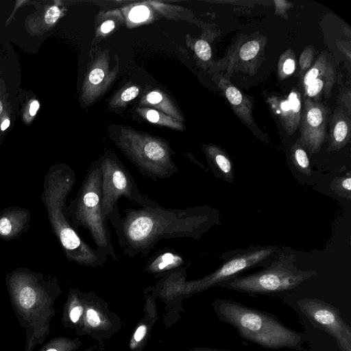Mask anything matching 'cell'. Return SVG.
Instances as JSON below:
<instances>
[{"label":"cell","instance_id":"6da1fadb","mask_svg":"<svg viewBox=\"0 0 351 351\" xmlns=\"http://www.w3.org/2000/svg\"><path fill=\"white\" fill-rule=\"evenodd\" d=\"M124 217L112 223L123 252L130 258L147 255L162 239H199L210 221L202 207H141L124 210Z\"/></svg>","mask_w":351,"mask_h":351},{"label":"cell","instance_id":"7a4b0ae2","mask_svg":"<svg viewBox=\"0 0 351 351\" xmlns=\"http://www.w3.org/2000/svg\"><path fill=\"white\" fill-rule=\"evenodd\" d=\"M5 282L12 309L25 328L23 351H34L49 335L60 287L56 278L25 267L7 273Z\"/></svg>","mask_w":351,"mask_h":351},{"label":"cell","instance_id":"3957f363","mask_svg":"<svg viewBox=\"0 0 351 351\" xmlns=\"http://www.w3.org/2000/svg\"><path fill=\"white\" fill-rule=\"evenodd\" d=\"M75 180V172L67 165L51 166L44 177L41 202L67 260L82 266L96 267L105 263L108 256L82 240L68 214L67 201Z\"/></svg>","mask_w":351,"mask_h":351},{"label":"cell","instance_id":"277c9868","mask_svg":"<svg viewBox=\"0 0 351 351\" xmlns=\"http://www.w3.org/2000/svg\"><path fill=\"white\" fill-rule=\"evenodd\" d=\"M215 311L220 319L234 326L241 337L261 346L296 349L302 346L300 334L261 311L227 300H217Z\"/></svg>","mask_w":351,"mask_h":351},{"label":"cell","instance_id":"5b68a950","mask_svg":"<svg viewBox=\"0 0 351 351\" xmlns=\"http://www.w3.org/2000/svg\"><path fill=\"white\" fill-rule=\"evenodd\" d=\"M70 221L77 231L79 227L88 230L96 248L117 261L111 241V232L101 214V170L99 159L86 170L75 196L68 204Z\"/></svg>","mask_w":351,"mask_h":351},{"label":"cell","instance_id":"8992f818","mask_svg":"<svg viewBox=\"0 0 351 351\" xmlns=\"http://www.w3.org/2000/svg\"><path fill=\"white\" fill-rule=\"evenodd\" d=\"M112 139L138 171L151 180L169 178L178 173L174 152L166 141L127 129H121Z\"/></svg>","mask_w":351,"mask_h":351},{"label":"cell","instance_id":"52a82bcc","mask_svg":"<svg viewBox=\"0 0 351 351\" xmlns=\"http://www.w3.org/2000/svg\"><path fill=\"white\" fill-rule=\"evenodd\" d=\"M99 160L101 214L107 223L121 217L117 202L121 197L144 208L161 206L139 191L130 172L113 153H106Z\"/></svg>","mask_w":351,"mask_h":351},{"label":"cell","instance_id":"ba28073f","mask_svg":"<svg viewBox=\"0 0 351 351\" xmlns=\"http://www.w3.org/2000/svg\"><path fill=\"white\" fill-rule=\"evenodd\" d=\"M295 261V255L282 254L277 261L263 271L233 278L220 285L239 291L255 293L290 290L316 275L315 271L298 269L294 265Z\"/></svg>","mask_w":351,"mask_h":351},{"label":"cell","instance_id":"9c48e42d","mask_svg":"<svg viewBox=\"0 0 351 351\" xmlns=\"http://www.w3.org/2000/svg\"><path fill=\"white\" fill-rule=\"evenodd\" d=\"M297 304L317 328L332 336L341 351H351V329L339 311L332 305L318 300H300Z\"/></svg>","mask_w":351,"mask_h":351},{"label":"cell","instance_id":"30bf717a","mask_svg":"<svg viewBox=\"0 0 351 351\" xmlns=\"http://www.w3.org/2000/svg\"><path fill=\"white\" fill-rule=\"evenodd\" d=\"M273 252L271 248L264 247L234 256L210 275L189 283L187 288L191 291H199L220 285L258 264Z\"/></svg>","mask_w":351,"mask_h":351},{"label":"cell","instance_id":"8fae6325","mask_svg":"<svg viewBox=\"0 0 351 351\" xmlns=\"http://www.w3.org/2000/svg\"><path fill=\"white\" fill-rule=\"evenodd\" d=\"M300 122V138L302 147L309 154L319 151L326 138L328 109L319 102L306 98Z\"/></svg>","mask_w":351,"mask_h":351},{"label":"cell","instance_id":"7c38bea8","mask_svg":"<svg viewBox=\"0 0 351 351\" xmlns=\"http://www.w3.org/2000/svg\"><path fill=\"white\" fill-rule=\"evenodd\" d=\"M267 101L287 134L292 135L298 128L301 119L302 102L298 90L293 88L287 97H269Z\"/></svg>","mask_w":351,"mask_h":351},{"label":"cell","instance_id":"4fadbf2b","mask_svg":"<svg viewBox=\"0 0 351 351\" xmlns=\"http://www.w3.org/2000/svg\"><path fill=\"white\" fill-rule=\"evenodd\" d=\"M31 214L19 206H9L0 211V239L11 241L19 238L29 229Z\"/></svg>","mask_w":351,"mask_h":351},{"label":"cell","instance_id":"5bb4252c","mask_svg":"<svg viewBox=\"0 0 351 351\" xmlns=\"http://www.w3.org/2000/svg\"><path fill=\"white\" fill-rule=\"evenodd\" d=\"M217 83L235 114L244 124L251 125L253 123V106L251 101L223 76L218 77Z\"/></svg>","mask_w":351,"mask_h":351},{"label":"cell","instance_id":"9a60e30c","mask_svg":"<svg viewBox=\"0 0 351 351\" xmlns=\"http://www.w3.org/2000/svg\"><path fill=\"white\" fill-rule=\"evenodd\" d=\"M350 114L342 106L336 108L330 123V147L332 150H339L350 139Z\"/></svg>","mask_w":351,"mask_h":351},{"label":"cell","instance_id":"2e32d148","mask_svg":"<svg viewBox=\"0 0 351 351\" xmlns=\"http://www.w3.org/2000/svg\"><path fill=\"white\" fill-rule=\"evenodd\" d=\"M184 264L182 256L174 252L162 251L151 258L146 265V270L152 274H159L178 270Z\"/></svg>","mask_w":351,"mask_h":351},{"label":"cell","instance_id":"e0dca14e","mask_svg":"<svg viewBox=\"0 0 351 351\" xmlns=\"http://www.w3.org/2000/svg\"><path fill=\"white\" fill-rule=\"evenodd\" d=\"M335 67L331 64L325 71L304 88L305 97L312 100L313 99L315 101L322 94H324L325 97L329 98L335 82Z\"/></svg>","mask_w":351,"mask_h":351},{"label":"cell","instance_id":"ac0fdd59","mask_svg":"<svg viewBox=\"0 0 351 351\" xmlns=\"http://www.w3.org/2000/svg\"><path fill=\"white\" fill-rule=\"evenodd\" d=\"M204 149L207 156L219 170L228 178H232V166L226 153L215 145H207Z\"/></svg>","mask_w":351,"mask_h":351},{"label":"cell","instance_id":"d6986e66","mask_svg":"<svg viewBox=\"0 0 351 351\" xmlns=\"http://www.w3.org/2000/svg\"><path fill=\"white\" fill-rule=\"evenodd\" d=\"M264 45L263 38L248 40L239 47V59L243 62L252 61L263 51Z\"/></svg>","mask_w":351,"mask_h":351},{"label":"cell","instance_id":"ffe728a7","mask_svg":"<svg viewBox=\"0 0 351 351\" xmlns=\"http://www.w3.org/2000/svg\"><path fill=\"white\" fill-rule=\"evenodd\" d=\"M84 312V307L80 304L77 293L72 291L68 298L63 319L73 324H77Z\"/></svg>","mask_w":351,"mask_h":351},{"label":"cell","instance_id":"44dd1931","mask_svg":"<svg viewBox=\"0 0 351 351\" xmlns=\"http://www.w3.org/2000/svg\"><path fill=\"white\" fill-rule=\"evenodd\" d=\"M296 68V58L294 52L289 49L283 52L278 60V73L279 79L283 80L289 77Z\"/></svg>","mask_w":351,"mask_h":351},{"label":"cell","instance_id":"7402d4cb","mask_svg":"<svg viewBox=\"0 0 351 351\" xmlns=\"http://www.w3.org/2000/svg\"><path fill=\"white\" fill-rule=\"evenodd\" d=\"M331 64L324 54H321L315 62L305 73L303 78L304 88L321 75Z\"/></svg>","mask_w":351,"mask_h":351},{"label":"cell","instance_id":"603a6c76","mask_svg":"<svg viewBox=\"0 0 351 351\" xmlns=\"http://www.w3.org/2000/svg\"><path fill=\"white\" fill-rule=\"evenodd\" d=\"M291 156L295 166L301 171L309 174L311 172L309 160L299 139L292 147Z\"/></svg>","mask_w":351,"mask_h":351},{"label":"cell","instance_id":"cb8c5ba5","mask_svg":"<svg viewBox=\"0 0 351 351\" xmlns=\"http://www.w3.org/2000/svg\"><path fill=\"white\" fill-rule=\"evenodd\" d=\"M75 347V341L58 337L44 343L38 351H73Z\"/></svg>","mask_w":351,"mask_h":351},{"label":"cell","instance_id":"d4e9b609","mask_svg":"<svg viewBox=\"0 0 351 351\" xmlns=\"http://www.w3.org/2000/svg\"><path fill=\"white\" fill-rule=\"evenodd\" d=\"M314 55L315 49L313 46L308 45L304 48L299 59L300 73H306L311 67Z\"/></svg>","mask_w":351,"mask_h":351},{"label":"cell","instance_id":"484cf974","mask_svg":"<svg viewBox=\"0 0 351 351\" xmlns=\"http://www.w3.org/2000/svg\"><path fill=\"white\" fill-rule=\"evenodd\" d=\"M145 117L149 121L154 123H159L171 127L179 128V125L178 123L173 122L171 119L154 110H149L146 111Z\"/></svg>","mask_w":351,"mask_h":351},{"label":"cell","instance_id":"4316f807","mask_svg":"<svg viewBox=\"0 0 351 351\" xmlns=\"http://www.w3.org/2000/svg\"><path fill=\"white\" fill-rule=\"evenodd\" d=\"M197 56L203 61H208L211 58L212 51L209 43L203 39L197 40L194 45Z\"/></svg>","mask_w":351,"mask_h":351},{"label":"cell","instance_id":"83f0119b","mask_svg":"<svg viewBox=\"0 0 351 351\" xmlns=\"http://www.w3.org/2000/svg\"><path fill=\"white\" fill-rule=\"evenodd\" d=\"M149 14V11L147 7L138 5L131 10L129 18L134 22H141L147 19Z\"/></svg>","mask_w":351,"mask_h":351},{"label":"cell","instance_id":"f1b7e54d","mask_svg":"<svg viewBox=\"0 0 351 351\" xmlns=\"http://www.w3.org/2000/svg\"><path fill=\"white\" fill-rule=\"evenodd\" d=\"M61 11L57 5L49 8L44 16L45 23L50 25L54 24L60 16Z\"/></svg>","mask_w":351,"mask_h":351},{"label":"cell","instance_id":"f546056e","mask_svg":"<svg viewBox=\"0 0 351 351\" xmlns=\"http://www.w3.org/2000/svg\"><path fill=\"white\" fill-rule=\"evenodd\" d=\"M86 321L93 328L98 327L101 324L100 315L92 308H88L86 311Z\"/></svg>","mask_w":351,"mask_h":351},{"label":"cell","instance_id":"4dcf8cb0","mask_svg":"<svg viewBox=\"0 0 351 351\" xmlns=\"http://www.w3.org/2000/svg\"><path fill=\"white\" fill-rule=\"evenodd\" d=\"M105 76L104 71L102 69L97 67L93 69L88 76V80L93 85H97L100 84Z\"/></svg>","mask_w":351,"mask_h":351},{"label":"cell","instance_id":"1f68e13d","mask_svg":"<svg viewBox=\"0 0 351 351\" xmlns=\"http://www.w3.org/2000/svg\"><path fill=\"white\" fill-rule=\"evenodd\" d=\"M40 108V103L38 100H32L28 105L27 111L24 113V119L29 121L34 118Z\"/></svg>","mask_w":351,"mask_h":351},{"label":"cell","instance_id":"d6a6232c","mask_svg":"<svg viewBox=\"0 0 351 351\" xmlns=\"http://www.w3.org/2000/svg\"><path fill=\"white\" fill-rule=\"evenodd\" d=\"M274 3L276 5L275 13L287 19V10L292 6V4L287 1L282 0H276L274 1Z\"/></svg>","mask_w":351,"mask_h":351},{"label":"cell","instance_id":"836d02e7","mask_svg":"<svg viewBox=\"0 0 351 351\" xmlns=\"http://www.w3.org/2000/svg\"><path fill=\"white\" fill-rule=\"evenodd\" d=\"M138 93L139 89L137 86H130L123 90V92L121 93V99L125 102L131 101L136 98Z\"/></svg>","mask_w":351,"mask_h":351},{"label":"cell","instance_id":"e575fe53","mask_svg":"<svg viewBox=\"0 0 351 351\" xmlns=\"http://www.w3.org/2000/svg\"><path fill=\"white\" fill-rule=\"evenodd\" d=\"M163 99L161 93L157 91H152L146 96L147 101L152 104L160 103Z\"/></svg>","mask_w":351,"mask_h":351},{"label":"cell","instance_id":"d590c367","mask_svg":"<svg viewBox=\"0 0 351 351\" xmlns=\"http://www.w3.org/2000/svg\"><path fill=\"white\" fill-rule=\"evenodd\" d=\"M147 332V326L145 324L139 326L134 334V340L136 342L141 341L145 336Z\"/></svg>","mask_w":351,"mask_h":351},{"label":"cell","instance_id":"8d00e7d4","mask_svg":"<svg viewBox=\"0 0 351 351\" xmlns=\"http://www.w3.org/2000/svg\"><path fill=\"white\" fill-rule=\"evenodd\" d=\"M340 190L348 191L349 193L351 191V178L346 177L341 180L338 187Z\"/></svg>","mask_w":351,"mask_h":351},{"label":"cell","instance_id":"74e56055","mask_svg":"<svg viewBox=\"0 0 351 351\" xmlns=\"http://www.w3.org/2000/svg\"><path fill=\"white\" fill-rule=\"evenodd\" d=\"M114 28V23L113 21L108 20L104 22L101 25V31L104 34L111 32Z\"/></svg>","mask_w":351,"mask_h":351},{"label":"cell","instance_id":"f35d334b","mask_svg":"<svg viewBox=\"0 0 351 351\" xmlns=\"http://www.w3.org/2000/svg\"><path fill=\"white\" fill-rule=\"evenodd\" d=\"M10 125V119H5L2 123H1V130L4 131Z\"/></svg>","mask_w":351,"mask_h":351},{"label":"cell","instance_id":"ab89813d","mask_svg":"<svg viewBox=\"0 0 351 351\" xmlns=\"http://www.w3.org/2000/svg\"><path fill=\"white\" fill-rule=\"evenodd\" d=\"M3 110V104H2V102L0 100V114L2 113Z\"/></svg>","mask_w":351,"mask_h":351}]
</instances>
